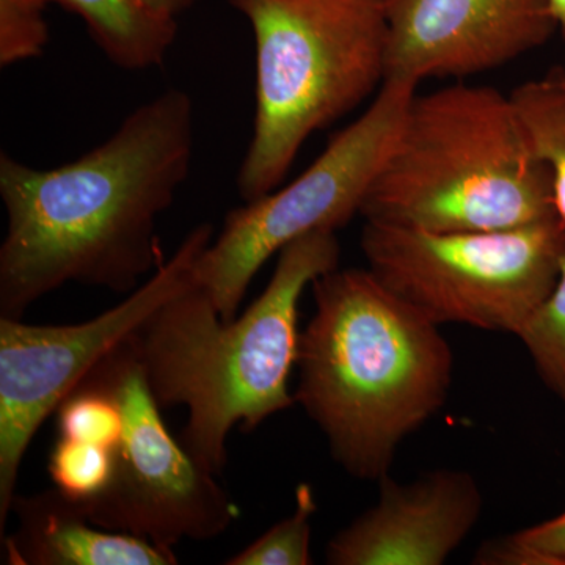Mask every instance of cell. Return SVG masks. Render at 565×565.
<instances>
[{
    "label": "cell",
    "mask_w": 565,
    "mask_h": 565,
    "mask_svg": "<svg viewBox=\"0 0 565 565\" xmlns=\"http://www.w3.org/2000/svg\"><path fill=\"white\" fill-rule=\"evenodd\" d=\"M195 110L169 88L76 161L36 169L0 156L7 233L0 318L66 282L131 294L162 263L158 222L191 173Z\"/></svg>",
    "instance_id": "obj_1"
},
{
    "label": "cell",
    "mask_w": 565,
    "mask_h": 565,
    "mask_svg": "<svg viewBox=\"0 0 565 565\" xmlns=\"http://www.w3.org/2000/svg\"><path fill=\"white\" fill-rule=\"evenodd\" d=\"M315 315L299 337L294 399L345 473H390L397 448L448 399L451 345L367 267L311 282Z\"/></svg>",
    "instance_id": "obj_2"
},
{
    "label": "cell",
    "mask_w": 565,
    "mask_h": 565,
    "mask_svg": "<svg viewBox=\"0 0 565 565\" xmlns=\"http://www.w3.org/2000/svg\"><path fill=\"white\" fill-rule=\"evenodd\" d=\"M337 232L319 230L278 253L262 296L223 321L199 280L162 305L131 338L161 407L189 412L182 446L204 470L222 473L233 427L252 433L291 407L289 377L299 348V303L316 278L340 267Z\"/></svg>",
    "instance_id": "obj_3"
},
{
    "label": "cell",
    "mask_w": 565,
    "mask_h": 565,
    "mask_svg": "<svg viewBox=\"0 0 565 565\" xmlns=\"http://www.w3.org/2000/svg\"><path fill=\"white\" fill-rule=\"evenodd\" d=\"M360 215L433 233L504 232L557 217L552 178L511 93L467 82L416 93Z\"/></svg>",
    "instance_id": "obj_4"
},
{
    "label": "cell",
    "mask_w": 565,
    "mask_h": 565,
    "mask_svg": "<svg viewBox=\"0 0 565 565\" xmlns=\"http://www.w3.org/2000/svg\"><path fill=\"white\" fill-rule=\"evenodd\" d=\"M255 40V122L237 174L245 203L280 188L305 141L386 77L385 0H230Z\"/></svg>",
    "instance_id": "obj_5"
},
{
    "label": "cell",
    "mask_w": 565,
    "mask_h": 565,
    "mask_svg": "<svg viewBox=\"0 0 565 565\" xmlns=\"http://www.w3.org/2000/svg\"><path fill=\"white\" fill-rule=\"evenodd\" d=\"M360 247L377 280L430 322L516 337L555 288L565 222L482 233L366 222Z\"/></svg>",
    "instance_id": "obj_6"
},
{
    "label": "cell",
    "mask_w": 565,
    "mask_h": 565,
    "mask_svg": "<svg viewBox=\"0 0 565 565\" xmlns=\"http://www.w3.org/2000/svg\"><path fill=\"white\" fill-rule=\"evenodd\" d=\"M418 85L407 77H386L367 109L334 134L302 174L226 215L196 266V280L223 321L236 318L255 275L286 245L319 230L337 232L360 214Z\"/></svg>",
    "instance_id": "obj_7"
},
{
    "label": "cell",
    "mask_w": 565,
    "mask_h": 565,
    "mask_svg": "<svg viewBox=\"0 0 565 565\" xmlns=\"http://www.w3.org/2000/svg\"><path fill=\"white\" fill-rule=\"evenodd\" d=\"M214 239L195 226L167 262L125 300L90 321L31 326L0 318V535L17 497L25 451L41 424L93 367L139 332L163 303L196 281V266Z\"/></svg>",
    "instance_id": "obj_8"
},
{
    "label": "cell",
    "mask_w": 565,
    "mask_h": 565,
    "mask_svg": "<svg viewBox=\"0 0 565 565\" xmlns=\"http://www.w3.org/2000/svg\"><path fill=\"white\" fill-rule=\"evenodd\" d=\"M131 338L90 371L117 397L125 427L110 484L77 504L96 526L166 548L211 541L239 519V505L167 429Z\"/></svg>",
    "instance_id": "obj_9"
},
{
    "label": "cell",
    "mask_w": 565,
    "mask_h": 565,
    "mask_svg": "<svg viewBox=\"0 0 565 565\" xmlns=\"http://www.w3.org/2000/svg\"><path fill=\"white\" fill-rule=\"evenodd\" d=\"M385 9L386 77L418 84L501 68L557 31L550 0H385Z\"/></svg>",
    "instance_id": "obj_10"
},
{
    "label": "cell",
    "mask_w": 565,
    "mask_h": 565,
    "mask_svg": "<svg viewBox=\"0 0 565 565\" xmlns=\"http://www.w3.org/2000/svg\"><path fill=\"white\" fill-rule=\"evenodd\" d=\"M379 500L327 545L332 565H441L482 512L473 476L435 470L412 482L379 479Z\"/></svg>",
    "instance_id": "obj_11"
},
{
    "label": "cell",
    "mask_w": 565,
    "mask_h": 565,
    "mask_svg": "<svg viewBox=\"0 0 565 565\" xmlns=\"http://www.w3.org/2000/svg\"><path fill=\"white\" fill-rule=\"evenodd\" d=\"M18 527L3 535L10 565H174L173 548L139 535L104 530L61 490L18 494L11 504Z\"/></svg>",
    "instance_id": "obj_12"
},
{
    "label": "cell",
    "mask_w": 565,
    "mask_h": 565,
    "mask_svg": "<svg viewBox=\"0 0 565 565\" xmlns=\"http://www.w3.org/2000/svg\"><path fill=\"white\" fill-rule=\"evenodd\" d=\"M77 14L93 41L115 66L158 68L178 33V20L152 9L148 0H51Z\"/></svg>",
    "instance_id": "obj_13"
},
{
    "label": "cell",
    "mask_w": 565,
    "mask_h": 565,
    "mask_svg": "<svg viewBox=\"0 0 565 565\" xmlns=\"http://www.w3.org/2000/svg\"><path fill=\"white\" fill-rule=\"evenodd\" d=\"M511 96L531 148L552 178L556 215L565 222V87L546 76L519 85Z\"/></svg>",
    "instance_id": "obj_14"
},
{
    "label": "cell",
    "mask_w": 565,
    "mask_h": 565,
    "mask_svg": "<svg viewBox=\"0 0 565 565\" xmlns=\"http://www.w3.org/2000/svg\"><path fill=\"white\" fill-rule=\"evenodd\" d=\"M58 437L117 449L122 437V414L117 397L98 375L88 373L62 401L57 411Z\"/></svg>",
    "instance_id": "obj_15"
},
{
    "label": "cell",
    "mask_w": 565,
    "mask_h": 565,
    "mask_svg": "<svg viewBox=\"0 0 565 565\" xmlns=\"http://www.w3.org/2000/svg\"><path fill=\"white\" fill-rule=\"evenodd\" d=\"M516 338L530 353L535 373L565 411V255L555 288L523 323Z\"/></svg>",
    "instance_id": "obj_16"
},
{
    "label": "cell",
    "mask_w": 565,
    "mask_h": 565,
    "mask_svg": "<svg viewBox=\"0 0 565 565\" xmlns=\"http://www.w3.org/2000/svg\"><path fill=\"white\" fill-rule=\"evenodd\" d=\"M318 509L313 489L300 484L296 509L262 537L225 561L226 565H308L311 559V520Z\"/></svg>",
    "instance_id": "obj_17"
},
{
    "label": "cell",
    "mask_w": 565,
    "mask_h": 565,
    "mask_svg": "<svg viewBox=\"0 0 565 565\" xmlns=\"http://www.w3.org/2000/svg\"><path fill=\"white\" fill-rule=\"evenodd\" d=\"M117 449L58 437L47 470L55 489L76 503L95 500L110 484Z\"/></svg>",
    "instance_id": "obj_18"
},
{
    "label": "cell",
    "mask_w": 565,
    "mask_h": 565,
    "mask_svg": "<svg viewBox=\"0 0 565 565\" xmlns=\"http://www.w3.org/2000/svg\"><path fill=\"white\" fill-rule=\"evenodd\" d=\"M50 41L43 7L25 0H0V65L40 57Z\"/></svg>",
    "instance_id": "obj_19"
},
{
    "label": "cell",
    "mask_w": 565,
    "mask_h": 565,
    "mask_svg": "<svg viewBox=\"0 0 565 565\" xmlns=\"http://www.w3.org/2000/svg\"><path fill=\"white\" fill-rule=\"evenodd\" d=\"M509 565H565V511L555 519L504 537Z\"/></svg>",
    "instance_id": "obj_20"
},
{
    "label": "cell",
    "mask_w": 565,
    "mask_h": 565,
    "mask_svg": "<svg viewBox=\"0 0 565 565\" xmlns=\"http://www.w3.org/2000/svg\"><path fill=\"white\" fill-rule=\"evenodd\" d=\"M148 2L159 13L178 20L184 11L192 9L199 0H148Z\"/></svg>",
    "instance_id": "obj_21"
},
{
    "label": "cell",
    "mask_w": 565,
    "mask_h": 565,
    "mask_svg": "<svg viewBox=\"0 0 565 565\" xmlns=\"http://www.w3.org/2000/svg\"><path fill=\"white\" fill-rule=\"evenodd\" d=\"M552 2L553 14L557 24V31L565 36V0H550Z\"/></svg>",
    "instance_id": "obj_22"
},
{
    "label": "cell",
    "mask_w": 565,
    "mask_h": 565,
    "mask_svg": "<svg viewBox=\"0 0 565 565\" xmlns=\"http://www.w3.org/2000/svg\"><path fill=\"white\" fill-rule=\"evenodd\" d=\"M548 77H552L553 81L565 87V66H561V68L552 71V73L548 74Z\"/></svg>",
    "instance_id": "obj_23"
},
{
    "label": "cell",
    "mask_w": 565,
    "mask_h": 565,
    "mask_svg": "<svg viewBox=\"0 0 565 565\" xmlns=\"http://www.w3.org/2000/svg\"><path fill=\"white\" fill-rule=\"evenodd\" d=\"M25 2L33 3V6L43 7V9H46L47 6H50L51 0H25Z\"/></svg>",
    "instance_id": "obj_24"
}]
</instances>
